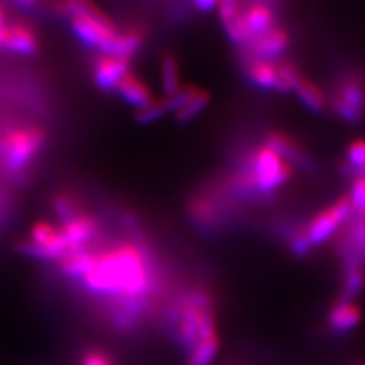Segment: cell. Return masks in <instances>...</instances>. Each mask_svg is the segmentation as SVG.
Instances as JSON below:
<instances>
[{"label": "cell", "mask_w": 365, "mask_h": 365, "mask_svg": "<svg viewBox=\"0 0 365 365\" xmlns=\"http://www.w3.org/2000/svg\"><path fill=\"white\" fill-rule=\"evenodd\" d=\"M361 318L359 306L351 300H339L329 312V327L336 334H347L361 323Z\"/></svg>", "instance_id": "cell-15"}, {"label": "cell", "mask_w": 365, "mask_h": 365, "mask_svg": "<svg viewBox=\"0 0 365 365\" xmlns=\"http://www.w3.org/2000/svg\"><path fill=\"white\" fill-rule=\"evenodd\" d=\"M349 169L359 170L365 168V140H355L347 151Z\"/></svg>", "instance_id": "cell-27"}, {"label": "cell", "mask_w": 365, "mask_h": 365, "mask_svg": "<svg viewBox=\"0 0 365 365\" xmlns=\"http://www.w3.org/2000/svg\"><path fill=\"white\" fill-rule=\"evenodd\" d=\"M244 19L251 40L262 36L271 29L276 28L277 13L276 8L267 2H256L244 5Z\"/></svg>", "instance_id": "cell-12"}, {"label": "cell", "mask_w": 365, "mask_h": 365, "mask_svg": "<svg viewBox=\"0 0 365 365\" xmlns=\"http://www.w3.org/2000/svg\"><path fill=\"white\" fill-rule=\"evenodd\" d=\"M130 73V60L114 55H101L95 61V83L99 88L110 91L116 88L120 79Z\"/></svg>", "instance_id": "cell-8"}, {"label": "cell", "mask_w": 365, "mask_h": 365, "mask_svg": "<svg viewBox=\"0 0 365 365\" xmlns=\"http://www.w3.org/2000/svg\"><path fill=\"white\" fill-rule=\"evenodd\" d=\"M166 113H168V107H166L165 99L163 101L154 99L150 106H146L135 113V120L143 125L151 123L158 120L160 118H163Z\"/></svg>", "instance_id": "cell-25"}, {"label": "cell", "mask_w": 365, "mask_h": 365, "mask_svg": "<svg viewBox=\"0 0 365 365\" xmlns=\"http://www.w3.org/2000/svg\"><path fill=\"white\" fill-rule=\"evenodd\" d=\"M297 96L302 101V104L312 111H323L326 108V96L323 90L309 79L302 78V81L294 88Z\"/></svg>", "instance_id": "cell-20"}, {"label": "cell", "mask_w": 365, "mask_h": 365, "mask_svg": "<svg viewBox=\"0 0 365 365\" xmlns=\"http://www.w3.org/2000/svg\"><path fill=\"white\" fill-rule=\"evenodd\" d=\"M209 101H210V95L207 91L198 88L197 93L189 99V102H186V104L182 106L178 111H175V119L180 123L190 122L192 119H195L205 107H207Z\"/></svg>", "instance_id": "cell-22"}, {"label": "cell", "mask_w": 365, "mask_h": 365, "mask_svg": "<svg viewBox=\"0 0 365 365\" xmlns=\"http://www.w3.org/2000/svg\"><path fill=\"white\" fill-rule=\"evenodd\" d=\"M334 106L339 118L347 122H359L365 116V86L361 79L350 76L338 86Z\"/></svg>", "instance_id": "cell-7"}, {"label": "cell", "mask_w": 365, "mask_h": 365, "mask_svg": "<svg viewBox=\"0 0 365 365\" xmlns=\"http://www.w3.org/2000/svg\"><path fill=\"white\" fill-rule=\"evenodd\" d=\"M98 256L90 253V251L76 250V251H68V253L61 259V267L66 274L71 277H86L87 274L93 269L96 265Z\"/></svg>", "instance_id": "cell-18"}, {"label": "cell", "mask_w": 365, "mask_h": 365, "mask_svg": "<svg viewBox=\"0 0 365 365\" xmlns=\"http://www.w3.org/2000/svg\"><path fill=\"white\" fill-rule=\"evenodd\" d=\"M364 288V272L359 267H349L341 300H351Z\"/></svg>", "instance_id": "cell-24"}, {"label": "cell", "mask_w": 365, "mask_h": 365, "mask_svg": "<svg viewBox=\"0 0 365 365\" xmlns=\"http://www.w3.org/2000/svg\"><path fill=\"white\" fill-rule=\"evenodd\" d=\"M64 6L73 16L72 28L76 37L104 55H110L118 32L104 11L90 2H68Z\"/></svg>", "instance_id": "cell-2"}, {"label": "cell", "mask_w": 365, "mask_h": 365, "mask_svg": "<svg viewBox=\"0 0 365 365\" xmlns=\"http://www.w3.org/2000/svg\"><path fill=\"white\" fill-rule=\"evenodd\" d=\"M116 90L119 91V95L128 102V104L137 107V108H143L146 106H150L154 101L151 90L148 88V86L140 81L139 78L133 76L131 73L125 75L120 83L116 86Z\"/></svg>", "instance_id": "cell-17"}, {"label": "cell", "mask_w": 365, "mask_h": 365, "mask_svg": "<svg viewBox=\"0 0 365 365\" xmlns=\"http://www.w3.org/2000/svg\"><path fill=\"white\" fill-rule=\"evenodd\" d=\"M2 48L20 55H32L37 51V37L34 31L25 25L6 26Z\"/></svg>", "instance_id": "cell-16"}, {"label": "cell", "mask_w": 365, "mask_h": 365, "mask_svg": "<svg viewBox=\"0 0 365 365\" xmlns=\"http://www.w3.org/2000/svg\"><path fill=\"white\" fill-rule=\"evenodd\" d=\"M98 230V224L93 218L87 215H76L72 220L64 222L61 233L66 239L68 251L83 250L86 242H88Z\"/></svg>", "instance_id": "cell-13"}, {"label": "cell", "mask_w": 365, "mask_h": 365, "mask_svg": "<svg viewBox=\"0 0 365 365\" xmlns=\"http://www.w3.org/2000/svg\"><path fill=\"white\" fill-rule=\"evenodd\" d=\"M198 91V88L195 86H182L178 88L177 93H174L173 96H168L165 99L168 111H178L182 106L189 102V99L195 95Z\"/></svg>", "instance_id": "cell-26"}, {"label": "cell", "mask_w": 365, "mask_h": 365, "mask_svg": "<svg viewBox=\"0 0 365 365\" xmlns=\"http://www.w3.org/2000/svg\"><path fill=\"white\" fill-rule=\"evenodd\" d=\"M142 41H143V32L139 29H128L123 34H118V37L114 38L110 55L122 56V58L130 60L131 55L139 51Z\"/></svg>", "instance_id": "cell-21"}, {"label": "cell", "mask_w": 365, "mask_h": 365, "mask_svg": "<svg viewBox=\"0 0 365 365\" xmlns=\"http://www.w3.org/2000/svg\"><path fill=\"white\" fill-rule=\"evenodd\" d=\"M221 347L218 334L201 339L197 347L189 353V358L185 365H212Z\"/></svg>", "instance_id": "cell-19"}, {"label": "cell", "mask_w": 365, "mask_h": 365, "mask_svg": "<svg viewBox=\"0 0 365 365\" xmlns=\"http://www.w3.org/2000/svg\"><path fill=\"white\" fill-rule=\"evenodd\" d=\"M220 17L227 36L237 46H245L251 41V36L244 19V4L236 0H225L220 4Z\"/></svg>", "instance_id": "cell-9"}, {"label": "cell", "mask_w": 365, "mask_h": 365, "mask_svg": "<svg viewBox=\"0 0 365 365\" xmlns=\"http://www.w3.org/2000/svg\"><path fill=\"white\" fill-rule=\"evenodd\" d=\"M291 177L292 166L271 151L268 146H264L256 151L253 162H251V174L245 180H248L251 186L257 190L269 193L288 182Z\"/></svg>", "instance_id": "cell-3"}, {"label": "cell", "mask_w": 365, "mask_h": 365, "mask_svg": "<svg viewBox=\"0 0 365 365\" xmlns=\"http://www.w3.org/2000/svg\"><path fill=\"white\" fill-rule=\"evenodd\" d=\"M46 142V134L38 127H23L6 135L4 155L8 168L13 173L25 169L36 157Z\"/></svg>", "instance_id": "cell-4"}, {"label": "cell", "mask_w": 365, "mask_h": 365, "mask_svg": "<svg viewBox=\"0 0 365 365\" xmlns=\"http://www.w3.org/2000/svg\"><path fill=\"white\" fill-rule=\"evenodd\" d=\"M5 31H6V25L4 21L2 9H0V48H2V43H4V38H5Z\"/></svg>", "instance_id": "cell-30"}, {"label": "cell", "mask_w": 365, "mask_h": 365, "mask_svg": "<svg viewBox=\"0 0 365 365\" xmlns=\"http://www.w3.org/2000/svg\"><path fill=\"white\" fill-rule=\"evenodd\" d=\"M81 365H114L111 358L107 355L104 351H88L83 356Z\"/></svg>", "instance_id": "cell-28"}, {"label": "cell", "mask_w": 365, "mask_h": 365, "mask_svg": "<svg viewBox=\"0 0 365 365\" xmlns=\"http://www.w3.org/2000/svg\"><path fill=\"white\" fill-rule=\"evenodd\" d=\"M267 146L271 151L280 155L284 162L289 163L291 166H299L302 169H311L312 162L311 158L307 157L299 145H295L289 137H287L282 133H271L267 137Z\"/></svg>", "instance_id": "cell-14"}, {"label": "cell", "mask_w": 365, "mask_h": 365, "mask_svg": "<svg viewBox=\"0 0 365 365\" xmlns=\"http://www.w3.org/2000/svg\"><path fill=\"white\" fill-rule=\"evenodd\" d=\"M353 213L351 202L349 197H342L330 207L319 212L315 218L307 224L304 236L307 241L314 247L326 242L330 236H334L338 228L344 224Z\"/></svg>", "instance_id": "cell-5"}, {"label": "cell", "mask_w": 365, "mask_h": 365, "mask_svg": "<svg viewBox=\"0 0 365 365\" xmlns=\"http://www.w3.org/2000/svg\"><path fill=\"white\" fill-rule=\"evenodd\" d=\"M289 46L288 32L282 28H274L247 44V53L256 58L271 60L282 55Z\"/></svg>", "instance_id": "cell-10"}, {"label": "cell", "mask_w": 365, "mask_h": 365, "mask_svg": "<svg viewBox=\"0 0 365 365\" xmlns=\"http://www.w3.org/2000/svg\"><path fill=\"white\" fill-rule=\"evenodd\" d=\"M21 253L40 259H63L68 247L61 230L48 222H37L32 227L31 241L20 244Z\"/></svg>", "instance_id": "cell-6"}, {"label": "cell", "mask_w": 365, "mask_h": 365, "mask_svg": "<svg viewBox=\"0 0 365 365\" xmlns=\"http://www.w3.org/2000/svg\"><path fill=\"white\" fill-rule=\"evenodd\" d=\"M244 67L250 81L257 87L267 90H277L280 91V73H279V63L271 60H262L251 56L248 53L244 55Z\"/></svg>", "instance_id": "cell-11"}, {"label": "cell", "mask_w": 365, "mask_h": 365, "mask_svg": "<svg viewBox=\"0 0 365 365\" xmlns=\"http://www.w3.org/2000/svg\"><path fill=\"white\" fill-rule=\"evenodd\" d=\"M87 287L102 294H116L127 300H139L150 287L146 262L139 250L122 245L104 256L84 277Z\"/></svg>", "instance_id": "cell-1"}, {"label": "cell", "mask_w": 365, "mask_h": 365, "mask_svg": "<svg viewBox=\"0 0 365 365\" xmlns=\"http://www.w3.org/2000/svg\"><path fill=\"white\" fill-rule=\"evenodd\" d=\"M162 81H163V90L166 93V98L177 93L178 88L181 87L177 58L173 53H165L162 56Z\"/></svg>", "instance_id": "cell-23"}, {"label": "cell", "mask_w": 365, "mask_h": 365, "mask_svg": "<svg viewBox=\"0 0 365 365\" xmlns=\"http://www.w3.org/2000/svg\"><path fill=\"white\" fill-rule=\"evenodd\" d=\"M193 5H195L201 11H210L215 6H220V4L215 2V0H198V2H195Z\"/></svg>", "instance_id": "cell-29"}]
</instances>
